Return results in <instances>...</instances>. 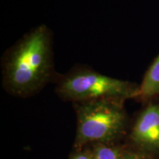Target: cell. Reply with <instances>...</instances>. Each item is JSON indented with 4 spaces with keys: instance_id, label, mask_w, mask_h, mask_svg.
<instances>
[{
    "instance_id": "obj_1",
    "label": "cell",
    "mask_w": 159,
    "mask_h": 159,
    "mask_svg": "<svg viewBox=\"0 0 159 159\" xmlns=\"http://www.w3.org/2000/svg\"><path fill=\"white\" fill-rule=\"evenodd\" d=\"M2 83L7 93L21 97L37 94L54 83V38L41 24L24 34L5 52L1 60Z\"/></svg>"
},
{
    "instance_id": "obj_2",
    "label": "cell",
    "mask_w": 159,
    "mask_h": 159,
    "mask_svg": "<svg viewBox=\"0 0 159 159\" xmlns=\"http://www.w3.org/2000/svg\"><path fill=\"white\" fill-rule=\"evenodd\" d=\"M54 83L61 99L75 103L107 98L136 99L139 90L136 83L109 77L83 64L57 74Z\"/></svg>"
},
{
    "instance_id": "obj_3",
    "label": "cell",
    "mask_w": 159,
    "mask_h": 159,
    "mask_svg": "<svg viewBox=\"0 0 159 159\" xmlns=\"http://www.w3.org/2000/svg\"><path fill=\"white\" fill-rule=\"evenodd\" d=\"M125 100L107 98L77 102L76 144L110 142L122 135L128 124Z\"/></svg>"
},
{
    "instance_id": "obj_4",
    "label": "cell",
    "mask_w": 159,
    "mask_h": 159,
    "mask_svg": "<svg viewBox=\"0 0 159 159\" xmlns=\"http://www.w3.org/2000/svg\"><path fill=\"white\" fill-rule=\"evenodd\" d=\"M130 139L150 150H159V102L150 101L139 112L134 122Z\"/></svg>"
},
{
    "instance_id": "obj_5",
    "label": "cell",
    "mask_w": 159,
    "mask_h": 159,
    "mask_svg": "<svg viewBox=\"0 0 159 159\" xmlns=\"http://www.w3.org/2000/svg\"><path fill=\"white\" fill-rule=\"evenodd\" d=\"M159 98V53L145 71L139 84L136 99L143 102L157 100Z\"/></svg>"
},
{
    "instance_id": "obj_6",
    "label": "cell",
    "mask_w": 159,
    "mask_h": 159,
    "mask_svg": "<svg viewBox=\"0 0 159 159\" xmlns=\"http://www.w3.org/2000/svg\"><path fill=\"white\" fill-rule=\"evenodd\" d=\"M94 159H122V156L116 148L107 146L106 144H97L92 154Z\"/></svg>"
},
{
    "instance_id": "obj_7",
    "label": "cell",
    "mask_w": 159,
    "mask_h": 159,
    "mask_svg": "<svg viewBox=\"0 0 159 159\" xmlns=\"http://www.w3.org/2000/svg\"><path fill=\"white\" fill-rule=\"evenodd\" d=\"M122 159H147L144 156H140V155L134 153V152H127L122 155Z\"/></svg>"
},
{
    "instance_id": "obj_8",
    "label": "cell",
    "mask_w": 159,
    "mask_h": 159,
    "mask_svg": "<svg viewBox=\"0 0 159 159\" xmlns=\"http://www.w3.org/2000/svg\"><path fill=\"white\" fill-rule=\"evenodd\" d=\"M71 159H94L93 155H91L87 152H79L75 155Z\"/></svg>"
}]
</instances>
